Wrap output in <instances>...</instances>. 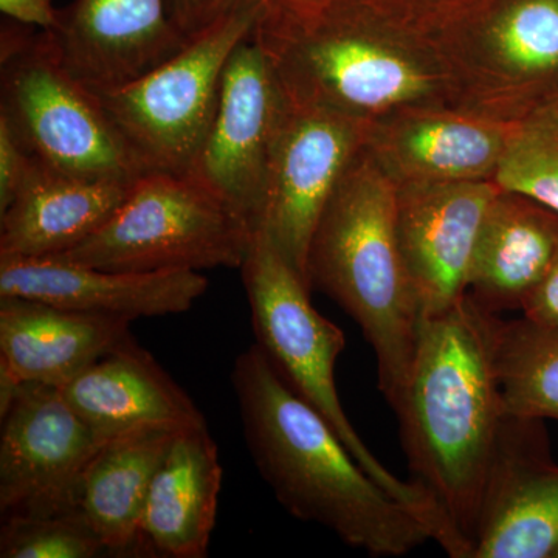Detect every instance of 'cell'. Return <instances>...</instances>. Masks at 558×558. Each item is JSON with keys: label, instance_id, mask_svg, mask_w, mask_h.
<instances>
[{"label": "cell", "instance_id": "cell-25", "mask_svg": "<svg viewBox=\"0 0 558 558\" xmlns=\"http://www.w3.org/2000/svg\"><path fill=\"white\" fill-rule=\"evenodd\" d=\"M100 556H108V549L80 509L38 515H7L0 531L2 558Z\"/></svg>", "mask_w": 558, "mask_h": 558}, {"label": "cell", "instance_id": "cell-4", "mask_svg": "<svg viewBox=\"0 0 558 558\" xmlns=\"http://www.w3.org/2000/svg\"><path fill=\"white\" fill-rule=\"evenodd\" d=\"M307 275L354 319L377 360L379 389L398 400L416 348L418 312L398 238V186L365 145L349 161L312 236Z\"/></svg>", "mask_w": 558, "mask_h": 558}, {"label": "cell", "instance_id": "cell-26", "mask_svg": "<svg viewBox=\"0 0 558 558\" xmlns=\"http://www.w3.org/2000/svg\"><path fill=\"white\" fill-rule=\"evenodd\" d=\"M495 182L558 213V130L537 120L521 124Z\"/></svg>", "mask_w": 558, "mask_h": 558}, {"label": "cell", "instance_id": "cell-23", "mask_svg": "<svg viewBox=\"0 0 558 558\" xmlns=\"http://www.w3.org/2000/svg\"><path fill=\"white\" fill-rule=\"evenodd\" d=\"M183 429V428H182ZM172 428H143L106 440L84 469L76 505L112 557H138V529L150 483Z\"/></svg>", "mask_w": 558, "mask_h": 558}, {"label": "cell", "instance_id": "cell-28", "mask_svg": "<svg viewBox=\"0 0 558 558\" xmlns=\"http://www.w3.org/2000/svg\"><path fill=\"white\" fill-rule=\"evenodd\" d=\"M521 314L537 325L558 330V250L548 274L529 295Z\"/></svg>", "mask_w": 558, "mask_h": 558}, {"label": "cell", "instance_id": "cell-31", "mask_svg": "<svg viewBox=\"0 0 558 558\" xmlns=\"http://www.w3.org/2000/svg\"><path fill=\"white\" fill-rule=\"evenodd\" d=\"M403 5L409 7L418 16L427 17L429 21H438L440 16L457 9L469 0H399Z\"/></svg>", "mask_w": 558, "mask_h": 558}, {"label": "cell", "instance_id": "cell-22", "mask_svg": "<svg viewBox=\"0 0 558 558\" xmlns=\"http://www.w3.org/2000/svg\"><path fill=\"white\" fill-rule=\"evenodd\" d=\"M132 183L73 178L33 160L0 215V258H49L76 247L108 222Z\"/></svg>", "mask_w": 558, "mask_h": 558}, {"label": "cell", "instance_id": "cell-9", "mask_svg": "<svg viewBox=\"0 0 558 558\" xmlns=\"http://www.w3.org/2000/svg\"><path fill=\"white\" fill-rule=\"evenodd\" d=\"M259 7L220 14L159 68L97 94L146 170L189 174L215 120L223 69Z\"/></svg>", "mask_w": 558, "mask_h": 558}, {"label": "cell", "instance_id": "cell-6", "mask_svg": "<svg viewBox=\"0 0 558 558\" xmlns=\"http://www.w3.org/2000/svg\"><path fill=\"white\" fill-rule=\"evenodd\" d=\"M432 31L454 108L521 126L558 97V0H469Z\"/></svg>", "mask_w": 558, "mask_h": 558}, {"label": "cell", "instance_id": "cell-20", "mask_svg": "<svg viewBox=\"0 0 558 558\" xmlns=\"http://www.w3.org/2000/svg\"><path fill=\"white\" fill-rule=\"evenodd\" d=\"M220 486L218 446L207 425L175 433L143 508L138 557H207Z\"/></svg>", "mask_w": 558, "mask_h": 558}, {"label": "cell", "instance_id": "cell-2", "mask_svg": "<svg viewBox=\"0 0 558 558\" xmlns=\"http://www.w3.org/2000/svg\"><path fill=\"white\" fill-rule=\"evenodd\" d=\"M469 296L421 318L409 376L391 407L411 481L449 527L453 558H472L473 539L499 433L508 416L495 369V319Z\"/></svg>", "mask_w": 558, "mask_h": 558}, {"label": "cell", "instance_id": "cell-15", "mask_svg": "<svg viewBox=\"0 0 558 558\" xmlns=\"http://www.w3.org/2000/svg\"><path fill=\"white\" fill-rule=\"evenodd\" d=\"M47 32L61 64L94 94L138 80L190 40L171 0H75Z\"/></svg>", "mask_w": 558, "mask_h": 558}, {"label": "cell", "instance_id": "cell-18", "mask_svg": "<svg viewBox=\"0 0 558 558\" xmlns=\"http://www.w3.org/2000/svg\"><path fill=\"white\" fill-rule=\"evenodd\" d=\"M131 322L0 296V409L24 384L61 388L130 339Z\"/></svg>", "mask_w": 558, "mask_h": 558}, {"label": "cell", "instance_id": "cell-17", "mask_svg": "<svg viewBox=\"0 0 558 558\" xmlns=\"http://www.w3.org/2000/svg\"><path fill=\"white\" fill-rule=\"evenodd\" d=\"M201 271H110L60 258H0V296L124 318L183 314L207 292Z\"/></svg>", "mask_w": 558, "mask_h": 558}, {"label": "cell", "instance_id": "cell-21", "mask_svg": "<svg viewBox=\"0 0 558 558\" xmlns=\"http://www.w3.org/2000/svg\"><path fill=\"white\" fill-rule=\"evenodd\" d=\"M557 250L558 213L499 186L481 223L465 295L487 314L521 311Z\"/></svg>", "mask_w": 558, "mask_h": 558}, {"label": "cell", "instance_id": "cell-27", "mask_svg": "<svg viewBox=\"0 0 558 558\" xmlns=\"http://www.w3.org/2000/svg\"><path fill=\"white\" fill-rule=\"evenodd\" d=\"M32 167V157L14 137L9 123L0 119V215L16 199Z\"/></svg>", "mask_w": 558, "mask_h": 558}, {"label": "cell", "instance_id": "cell-16", "mask_svg": "<svg viewBox=\"0 0 558 558\" xmlns=\"http://www.w3.org/2000/svg\"><path fill=\"white\" fill-rule=\"evenodd\" d=\"M495 180L398 189V238L421 318L446 314L465 299L473 250Z\"/></svg>", "mask_w": 558, "mask_h": 558}, {"label": "cell", "instance_id": "cell-33", "mask_svg": "<svg viewBox=\"0 0 558 558\" xmlns=\"http://www.w3.org/2000/svg\"><path fill=\"white\" fill-rule=\"evenodd\" d=\"M532 120L542 121V123L549 124V126L558 130V97L556 100L550 102L548 108L543 109L542 112H539L538 116H535Z\"/></svg>", "mask_w": 558, "mask_h": 558}, {"label": "cell", "instance_id": "cell-32", "mask_svg": "<svg viewBox=\"0 0 558 558\" xmlns=\"http://www.w3.org/2000/svg\"><path fill=\"white\" fill-rule=\"evenodd\" d=\"M263 0H211L209 5L208 22L220 16V14L231 13L248 7H259Z\"/></svg>", "mask_w": 558, "mask_h": 558}, {"label": "cell", "instance_id": "cell-13", "mask_svg": "<svg viewBox=\"0 0 558 558\" xmlns=\"http://www.w3.org/2000/svg\"><path fill=\"white\" fill-rule=\"evenodd\" d=\"M558 465L543 421L506 416L473 539L472 558H556Z\"/></svg>", "mask_w": 558, "mask_h": 558}, {"label": "cell", "instance_id": "cell-19", "mask_svg": "<svg viewBox=\"0 0 558 558\" xmlns=\"http://www.w3.org/2000/svg\"><path fill=\"white\" fill-rule=\"evenodd\" d=\"M60 389L101 442L143 428L207 425L193 399L132 336Z\"/></svg>", "mask_w": 558, "mask_h": 558}, {"label": "cell", "instance_id": "cell-30", "mask_svg": "<svg viewBox=\"0 0 558 558\" xmlns=\"http://www.w3.org/2000/svg\"><path fill=\"white\" fill-rule=\"evenodd\" d=\"M211 0H171L172 16L189 38L208 24Z\"/></svg>", "mask_w": 558, "mask_h": 558}, {"label": "cell", "instance_id": "cell-11", "mask_svg": "<svg viewBox=\"0 0 558 558\" xmlns=\"http://www.w3.org/2000/svg\"><path fill=\"white\" fill-rule=\"evenodd\" d=\"M0 416L3 517L78 509L81 475L105 442L65 402L61 389L21 385Z\"/></svg>", "mask_w": 558, "mask_h": 558}, {"label": "cell", "instance_id": "cell-8", "mask_svg": "<svg viewBox=\"0 0 558 558\" xmlns=\"http://www.w3.org/2000/svg\"><path fill=\"white\" fill-rule=\"evenodd\" d=\"M253 233L189 174L146 171L100 230L49 256L110 271L241 269Z\"/></svg>", "mask_w": 558, "mask_h": 558}, {"label": "cell", "instance_id": "cell-12", "mask_svg": "<svg viewBox=\"0 0 558 558\" xmlns=\"http://www.w3.org/2000/svg\"><path fill=\"white\" fill-rule=\"evenodd\" d=\"M281 100L269 62L248 35L227 61L215 120L189 172L236 213L253 236Z\"/></svg>", "mask_w": 558, "mask_h": 558}, {"label": "cell", "instance_id": "cell-7", "mask_svg": "<svg viewBox=\"0 0 558 558\" xmlns=\"http://www.w3.org/2000/svg\"><path fill=\"white\" fill-rule=\"evenodd\" d=\"M2 31L0 119L28 156L50 170L132 183L146 168L100 98L61 64L49 32Z\"/></svg>", "mask_w": 558, "mask_h": 558}, {"label": "cell", "instance_id": "cell-34", "mask_svg": "<svg viewBox=\"0 0 558 558\" xmlns=\"http://www.w3.org/2000/svg\"><path fill=\"white\" fill-rule=\"evenodd\" d=\"M556 558H558V554H557V557H556Z\"/></svg>", "mask_w": 558, "mask_h": 558}, {"label": "cell", "instance_id": "cell-24", "mask_svg": "<svg viewBox=\"0 0 558 558\" xmlns=\"http://www.w3.org/2000/svg\"><path fill=\"white\" fill-rule=\"evenodd\" d=\"M494 354L506 413L558 421V330L498 315Z\"/></svg>", "mask_w": 558, "mask_h": 558}, {"label": "cell", "instance_id": "cell-14", "mask_svg": "<svg viewBox=\"0 0 558 558\" xmlns=\"http://www.w3.org/2000/svg\"><path fill=\"white\" fill-rule=\"evenodd\" d=\"M519 126L451 105L410 106L368 123L365 148L398 189L495 180Z\"/></svg>", "mask_w": 558, "mask_h": 558}, {"label": "cell", "instance_id": "cell-1", "mask_svg": "<svg viewBox=\"0 0 558 558\" xmlns=\"http://www.w3.org/2000/svg\"><path fill=\"white\" fill-rule=\"evenodd\" d=\"M432 28L399 0H263L250 36L289 100L371 123L451 105Z\"/></svg>", "mask_w": 558, "mask_h": 558}, {"label": "cell", "instance_id": "cell-3", "mask_svg": "<svg viewBox=\"0 0 558 558\" xmlns=\"http://www.w3.org/2000/svg\"><path fill=\"white\" fill-rule=\"evenodd\" d=\"M230 379L250 457L290 515L329 529L373 557L407 556L433 542L427 524L371 478L258 343L238 355Z\"/></svg>", "mask_w": 558, "mask_h": 558}, {"label": "cell", "instance_id": "cell-10", "mask_svg": "<svg viewBox=\"0 0 558 558\" xmlns=\"http://www.w3.org/2000/svg\"><path fill=\"white\" fill-rule=\"evenodd\" d=\"M366 126L282 94L255 236L269 242L310 288L312 236L349 161L365 143Z\"/></svg>", "mask_w": 558, "mask_h": 558}, {"label": "cell", "instance_id": "cell-29", "mask_svg": "<svg viewBox=\"0 0 558 558\" xmlns=\"http://www.w3.org/2000/svg\"><path fill=\"white\" fill-rule=\"evenodd\" d=\"M0 11L11 21L39 31H51L58 20L51 0H0Z\"/></svg>", "mask_w": 558, "mask_h": 558}, {"label": "cell", "instance_id": "cell-5", "mask_svg": "<svg viewBox=\"0 0 558 558\" xmlns=\"http://www.w3.org/2000/svg\"><path fill=\"white\" fill-rule=\"evenodd\" d=\"M240 270L256 343L279 376L329 422L371 478L413 510L427 524L433 542L450 553L449 527L427 492L389 472L349 422L336 385V363L347 337L312 306L310 284L259 236H253Z\"/></svg>", "mask_w": 558, "mask_h": 558}]
</instances>
